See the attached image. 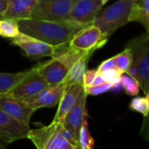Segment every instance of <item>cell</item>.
<instances>
[{"mask_svg":"<svg viewBox=\"0 0 149 149\" xmlns=\"http://www.w3.org/2000/svg\"><path fill=\"white\" fill-rule=\"evenodd\" d=\"M17 24L20 32L57 48L67 46L73 36L84 28L71 21H49L31 17L18 19Z\"/></svg>","mask_w":149,"mask_h":149,"instance_id":"1","label":"cell"},{"mask_svg":"<svg viewBox=\"0 0 149 149\" xmlns=\"http://www.w3.org/2000/svg\"><path fill=\"white\" fill-rule=\"evenodd\" d=\"M27 139L37 149H78L79 141L62 123L52 120L51 124L30 129Z\"/></svg>","mask_w":149,"mask_h":149,"instance_id":"2","label":"cell"},{"mask_svg":"<svg viewBox=\"0 0 149 149\" xmlns=\"http://www.w3.org/2000/svg\"><path fill=\"white\" fill-rule=\"evenodd\" d=\"M84 54L69 46L59 48L49 61L36 65L38 72L49 86L62 84L73 64Z\"/></svg>","mask_w":149,"mask_h":149,"instance_id":"3","label":"cell"},{"mask_svg":"<svg viewBox=\"0 0 149 149\" xmlns=\"http://www.w3.org/2000/svg\"><path fill=\"white\" fill-rule=\"evenodd\" d=\"M127 47L133 53V64L126 73L139 81L146 94L149 88V34L145 33L133 38Z\"/></svg>","mask_w":149,"mask_h":149,"instance_id":"4","label":"cell"},{"mask_svg":"<svg viewBox=\"0 0 149 149\" xmlns=\"http://www.w3.org/2000/svg\"><path fill=\"white\" fill-rule=\"evenodd\" d=\"M134 0H117L100 10L92 24L98 27L107 38L119 28L129 23V16Z\"/></svg>","mask_w":149,"mask_h":149,"instance_id":"5","label":"cell"},{"mask_svg":"<svg viewBox=\"0 0 149 149\" xmlns=\"http://www.w3.org/2000/svg\"><path fill=\"white\" fill-rule=\"evenodd\" d=\"M75 0H38L31 18L65 21Z\"/></svg>","mask_w":149,"mask_h":149,"instance_id":"6","label":"cell"},{"mask_svg":"<svg viewBox=\"0 0 149 149\" xmlns=\"http://www.w3.org/2000/svg\"><path fill=\"white\" fill-rule=\"evenodd\" d=\"M108 38L93 24L87 25L78 31L69 42V46L80 52L93 54L103 47Z\"/></svg>","mask_w":149,"mask_h":149,"instance_id":"7","label":"cell"},{"mask_svg":"<svg viewBox=\"0 0 149 149\" xmlns=\"http://www.w3.org/2000/svg\"><path fill=\"white\" fill-rule=\"evenodd\" d=\"M11 43L22 49L25 56L31 59H38L45 57L52 58L59 49L22 32L14 38H11Z\"/></svg>","mask_w":149,"mask_h":149,"instance_id":"8","label":"cell"},{"mask_svg":"<svg viewBox=\"0 0 149 149\" xmlns=\"http://www.w3.org/2000/svg\"><path fill=\"white\" fill-rule=\"evenodd\" d=\"M103 6L101 0H75L65 21H71L84 27L90 25Z\"/></svg>","mask_w":149,"mask_h":149,"instance_id":"9","label":"cell"},{"mask_svg":"<svg viewBox=\"0 0 149 149\" xmlns=\"http://www.w3.org/2000/svg\"><path fill=\"white\" fill-rule=\"evenodd\" d=\"M48 86L49 85L45 79L38 72L36 66H34L33 68H31L30 73L7 94H10L15 99L24 101L38 93Z\"/></svg>","mask_w":149,"mask_h":149,"instance_id":"10","label":"cell"},{"mask_svg":"<svg viewBox=\"0 0 149 149\" xmlns=\"http://www.w3.org/2000/svg\"><path fill=\"white\" fill-rule=\"evenodd\" d=\"M30 126L20 123L0 110V146L7 147L10 143L27 138Z\"/></svg>","mask_w":149,"mask_h":149,"instance_id":"11","label":"cell"},{"mask_svg":"<svg viewBox=\"0 0 149 149\" xmlns=\"http://www.w3.org/2000/svg\"><path fill=\"white\" fill-rule=\"evenodd\" d=\"M0 110L11 119L27 126H30L31 118L35 112L24 101L15 99L10 94L0 95Z\"/></svg>","mask_w":149,"mask_h":149,"instance_id":"12","label":"cell"},{"mask_svg":"<svg viewBox=\"0 0 149 149\" xmlns=\"http://www.w3.org/2000/svg\"><path fill=\"white\" fill-rule=\"evenodd\" d=\"M66 86L62 83L55 86H48L36 95L27 99L24 102L34 111L39 108L54 107L58 105Z\"/></svg>","mask_w":149,"mask_h":149,"instance_id":"13","label":"cell"},{"mask_svg":"<svg viewBox=\"0 0 149 149\" xmlns=\"http://www.w3.org/2000/svg\"><path fill=\"white\" fill-rule=\"evenodd\" d=\"M86 99L87 94L84 91L78 99L76 104L72 108V110L67 113L64 121L62 122L64 127L69 131L77 141H79V134L80 127L86 117H87L86 112Z\"/></svg>","mask_w":149,"mask_h":149,"instance_id":"14","label":"cell"},{"mask_svg":"<svg viewBox=\"0 0 149 149\" xmlns=\"http://www.w3.org/2000/svg\"><path fill=\"white\" fill-rule=\"evenodd\" d=\"M84 91V86L82 84L71 85L66 86L65 93L58 103V110L55 113L54 121L62 123L67 115V113L72 110V108L76 104L80 94Z\"/></svg>","mask_w":149,"mask_h":149,"instance_id":"15","label":"cell"},{"mask_svg":"<svg viewBox=\"0 0 149 149\" xmlns=\"http://www.w3.org/2000/svg\"><path fill=\"white\" fill-rule=\"evenodd\" d=\"M38 0H8L6 9L1 17L16 20L29 18Z\"/></svg>","mask_w":149,"mask_h":149,"instance_id":"16","label":"cell"},{"mask_svg":"<svg viewBox=\"0 0 149 149\" xmlns=\"http://www.w3.org/2000/svg\"><path fill=\"white\" fill-rule=\"evenodd\" d=\"M92 55L88 53H84L71 67L69 70L67 76L63 82L66 86L71 85L82 84L86 72L87 71L88 60Z\"/></svg>","mask_w":149,"mask_h":149,"instance_id":"17","label":"cell"},{"mask_svg":"<svg viewBox=\"0 0 149 149\" xmlns=\"http://www.w3.org/2000/svg\"><path fill=\"white\" fill-rule=\"evenodd\" d=\"M129 22H137L141 24L149 34V0H138L134 3Z\"/></svg>","mask_w":149,"mask_h":149,"instance_id":"18","label":"cell"},{"mask_svg":"<svg viewBox=\"0 0 149 149\" xmlns=\"http://www.w3.org/2000/svg\"><path fill=\"white\" fill-rule=\"evenodd\" d=\"M30 72L31 69L15 73L0 72V95L9 93V92L21 82Z\"/></svg>","mask_w":149,"mask_h":149,"instance_id":"19","label":"cell"},{"mask_svg":"<svg viewBox=\"0 0 149 149\" xmlns=\"http://www.w3.org/2000/svg\"><path fill=\"white\" fill-rule=\"evenodd\" d=\"M20 33L17 20L13 18H0V36L3 38H14Z\"/></svg>","mask_w":149,"mask_h":149,"instance_id":"20","label":"cell"},{"mask_svg":"<svg viewBox=\"0 0 149 149\" xmlns=\"http://www.w3.org/2000/svg\"><path fill=\"white\" fill-rule=\"evenodd\" d=\"M115 68L121 72L126 73L133 64V53L128 47H126L121 52L113 57Z\"/></svg>","mask_w":149,"mask_h":149,"instance_id":"21","label":"cell"},{"mask_svg":"<svg viewBox=\"0 0 149 149\" xmlns=\"http://www.w3.org/2000/svg\"><path fill=\"white\" fill-rule=\"evenodd\" d=\"M79 145L81 149H93L94 140L90 134L87 123V117L85 118L79 134Z\"/></svg>","mask_w":149,"mask_h":149,"instance_id":"22","label":"cell"},{"mask_svg":"<svg viewBox=\"0 0 149 149\" xmlns=\"http://www.w3.org/2000/svg\"><path fill=\"white\" fill-rule=\"evenodd\" d=\"M121 85L125 93L129 96H137L140 93L139 81L127 73H123L121 76Z\"/></svg>","mask_w":149,"mask_h":149,"instance_id":"23","label":"cell"},{"mask_svg":"<svg viewBox=\"0 0 149 149\" xmlns=\"http://www.w3.org/2000/svg\"><path fill=\"white\" fill-rule=\"evenodd\" d=\"M129 108L134 112L140 113L146 117L148 114V102L146 97H135L129 105Z\"/></svg>","mask_w":149,"mask_h":149,"instance_id":"24","label":"cell"},{"mask_svg":"<svg viewBox=\"0 0 149 149\" xmlns=\"http://www.w3.org/2000/svg\"><path fill=\"white\" fill-rule=\"evenodd\" d=\"M100 74H101V76L103 77V79H105V81L107 83H109V84H111L113 86V85H114V84L120 81L123 72H121L120 70H118L117 68L114 67V68L107 70V71H106L104 72H101Z\"/></svg>","mask_w":149,"mask_h":149,"instance_id":"25","label":"cell"},{"mask_svg":"<svg viewBox=\"0 0 149 149\" xmlns=\"http://www.w3.org/2000/svg\"><path fill=\"white\" fill-rule=\"evenodd\" d=\"M85 92L87 95H93V96H96V95H100L102 93H105L108 91H111L112 89V85L109 83H105L103 85L100 86H90V87H86L84 88Z\"/></svg>","mask_w":149,"mask_h":149,"instance_id":"26","label":"cell"},{"mask_svg":"<svg viewBox=\"0 0 149 149\" xmlns=\"http://www.w3.org/2000/svg\"><path fill=\"white\" fill-rule=\"evenodd\" d=\"M140 135L143 140L147 141H149V113L146 117L143 118L142 125L140 131Z\"/></svg>","mask_w":149,"mask_h":149,"instance_id":"27","label":"cell"},{"mask_svg":"<svg viewBox=\"0 0 149 149\" xmlns=\"http://www.w3.org/2000/svg\"><path fill=\"white\" fill-rule=\"evenodd\" d=\"M98 71L97 69H92V70H87L85 73L84 76V79H83V86L84 88L85 87H88L91 86V84L93 83L95 76L97 75Z\"/></svg>","mask_w":149,"mask_h":149,"instance_id":"28","label":"cell"},{"mask_svg":"<svg viewBox=\"0 0 149 149\" xmlns=\"http://www.w3.org/2000/svg\"><path fill=\"white\" fill-rule=\"evenodd\" d=\"M114 67H115V65H114L113 58V57H112V58H107V59L104 60V61L99 65V67L97 68V71H98L100 73H101V72H106V71H107V70H110V69H112V68H114Z\"/></svg>","mask_w":149,"mask_h":149,"instance_id":"29","label":"cell"},{"mask_svg":"<svg viewBox=\"0 0 149 149\" xmlns=\"http://www.w3.org/2000/svg\"><path fill=\"white\" fill-rule=\"evenodd\" d=\"M105 83H107V82L105 81V79H103V77L101 76V74H100V72H98L90 86H97L103 85V84H105ZM90 86H88V87H90ZM85 88H86V87H85Z\"/></svg>","mask_w":149,"mask_h":149,"instance_id":"30","label":"cell"},{"mask_svg":"<svg viewBox=\"0 0 149 149\" xmlns=\"http://www.w3.org/2000/svg\"><path fill=\"white\" fill-rule=\"evenodd\" d=\"M7 1L8 0H0V16L2 17L7 5Z\"/></svg>","mask_w":149,"mask_h":149,"instance_id":"31","label":"cell"},{"mask_svg":"<svg viewBox=\"0 0 149 149\" xmlns=\"http://www.w3.org/2000/svg\"><path fill=\"white\" fill-rule=\"evenodd\" d=\"M146 95H147V96H146V98H147V100H148V113H149V93H148Z\"/></svg>","mask_w":149,"mask_h":149,"instance_id":"32","label":"cell"},{"mask_svg":"<svg viewBox=\"0 0 149 149\" xmlns=\"http://www.w3.org/2000/svg\"><path fill=\"white\" fill-rule=\"evenodd\" d=\"M101 1H102V3H103V4L105 5V4H106V3H107V2H108L109 0H101Z\"/></svg>","mask_w":149,"mask_h":149,"instance_id":"33","label":"cell"},{"mask_svg":"<svg viewBox=\"0 0 149 149\" xmlns=\"http://www.w3.org/2000/svg\"><path fill=\"white\" fill-rule=\"evenodd\" d=\"M0 149H7V147H4V146H0Z\"/></svg>","mask_w":149,"mask_h":149,"instance_id":"34","label":"cell"},{"mask_svg":"<svg viewBox=\"0 0 149 149\" xmlns=\"http://www.w3.org/2000/svg\"><path fill=\"white\" fill-rule=\"evenodd\" d=\"M78 149H81V148H80V147H79V148H78Z\"/></svg>","mask_w":149,"mask_h":149,"instance_id":"35","label":"cell"},{"mask_svg":"<svg viewBox=\"0 0 149 149\" xmlns=\"http://www.w3.org/2000/svg\"><path fill=\"white\" fill-rule=\"evenodd\" d=\"M148 93H149V88H148ZM147 93H146V94H147Z\"/></svg>","mask_w":149,"mask_h":149,"instance_id":"36","label":"cell"},{"mask_svg":"<svg viewBox=\"0 0 149 149\" xmlns=\"http://www.w3.org/2000/svg\"><path fill=\"white\" fill-rule=\"evenodd\" d=\"M134 1H135V2H136V1H138V0H134Z\"/></svg>","mask_w":149,"mask_h":149,"instance_id":"37","label":"cell"},{"mask_svg":"<svg viewBox=\"0 0 149 149\" xmlns=\"http://www.w3.org/2000/svg\"><path fill=\"white\" fill-rule=\"evenodd\" d=\"M0 18H1V16H0Z\"/></svg>","mask_w":149,"mask_h":149,"instance_id":"38","label":"cell"}]
</instances>
